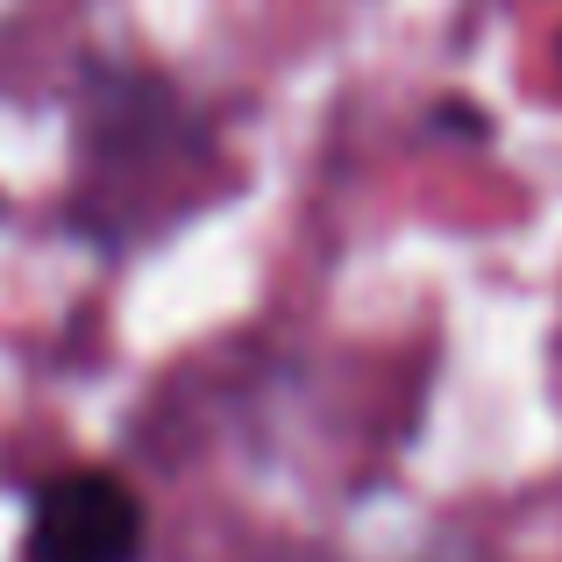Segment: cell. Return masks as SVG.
Listing matches in <instances>:
<instances>
[{
    "label": "cell",
    "instance_id": "1",
    "mask_svg": "<svg viewBox=\"0 0 562 562\" xmlns=\"http://www.w3.org/2000/svg\"><path fill=\"white\" fill-rule=\"evenodd\" d=\"M228 192L221 114L150 57H86L71 86L65 235L136 257Z\"/></svg>",
    "mask_w": 562,
    "mask_h": 562
},
{
    "label": "cell",
    "instance_id": "2",
    "mask_svg": "<svg viewBox=\"0 0 562 562\" xmlns=\"http://www.w3.org/2000/svg\"><path fill=\"white\" fill-rule=\"evenodd\" d=\"M157 513L122 463H50L22 492L14 562H150Z\"/></svg>",
    "mask_w": 562,
    "mask_h": 562
},
{
    "label": "cell",
    "instance_id": "3",
    "mask_svg": "<svg viewBox=\"0 0 562 562\" xmlns=\"http://www.w3.org/2000/svg\"><path fill=\"white\" fill-rule=\"evenodd\" d=\"M271 562H342V555H328V549H285V555H271Z\"/></svg>",
    "mask_w": 562,
    "mask_h": 562
}]
</instances>
